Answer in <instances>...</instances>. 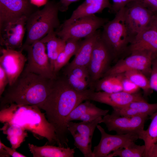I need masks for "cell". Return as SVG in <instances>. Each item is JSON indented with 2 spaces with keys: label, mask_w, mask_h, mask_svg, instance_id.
<instances>
[{
  "label": "cell",
  "mask_w": 157,
  "mask_h": 157,
  "mask_svg": "<svg viewBox=\"0 0 157 157\" xmlns=\"http://www.w3.org/2000/svg\"><path fill=\"white\" fill-rule=\"evenodd\" d=\"M157 111V103L150 104L146 100L132 102L124 108L113 110L112 113L120 116H151Z\"/></svg>",
  "instance_id": "cell-20"
},
{
  "label": "cell",
  "mask_w": 157,
  "mask_h": 157,
  "mask_svg": "<svg viewBox=\"0 0 157 157\" xmlns=\"http://www.w3.org/2000/svg\"><path fill=\"white\" fill-rule=\"evenodd\" d=\"M64 0H60V1L59 2V3H61L62 2H63Z\"/></svg>",
  "instance_id": "cell-45"
},
{
  "label": "cell",
  "mask_w": 157,
  "mask_h": 157,
  "mask_svg": "<svg viewBox=\"0 0 157 157\" xmlns=\"http://www.w3.org/2000/svg\"><path fill=\"white\" fill-rule=\"evenodd\" d=\"M89 88L83 91L74 89L66 76L57 77L52 80L49 93L42 109L54 127L60 147H68L67 119L70 113L83 101L88 100Z\"/></svg>",
  "instance_id": "cell-1"
},
{
  "label": "cell",
  "mask_w": 157,
  "mask_h": 157,
  "mask_svg": "<svg viewBox=\"0 0 157 157\" xmlns=\"http://www.w3.org/2000/svg\"><path fill=\"white\" fill-rule=\"evenodd\" d=\"M81 40L70 39L66 42L64 49L58 55L54 65V71L57 73L68 63L77 52L81 43Z\"/></svg>",
  "instance_id": "cell-26"
},
{
  "label": "cell",
  "mask_w": 157,
  "mask_h": 157,
  "mask_svg": "<svg viewBox=\"0 0 157 157\" xmlns=\"http://www.w3.org/2000/svg\"><path fill=\"white\" fill-rule=\"evenodd\" d=\"M148 157H157V142L152 147Z\"/></svg>",
  "instance_id": "cell-41"
},
{
  "label": "cell",
  "mask_w": 157,
  "mask_h": 157,
  "mask_svg": "<svg viewBox=\"0 0 157 157\" xmlns=\"http://www.w3.org/2000/svg\"><path fill=\"white\" fill-rule=\"evenodd\" d=\"M122 83L123 91L131 94L138 93V92L140 88L126 78L123 73Z\"/></svg>",
  "instance_id": "cell-32"
},
{
  "label": "cell",
  "mask_w": 157,
  "mask_h": 157,
  "mask_svg": "<svg viewBox=\"0 0 157 157\" xmlns=\"http://www.w3.org/2000/svg\"><path fill=\"white\" fill-rule=\"evenodd\" d=\"M52 79L24 70L0 97L1 107L14 103L35 106L42 109L49 93Z\"/></svg>",
  "instance_id": "cell-2"
},
{
  "label": "cell",
  "mask_w": 157,
  "mask_h": 157,
  "mask_svg": "<svg viewBox=\"0 0 157 157\" xmlns=\"http://www.w3.org/2000/svg\"><path fill=\"white\" fill-rule=\"evenodd\" d=\"M59 10L58 3L49 2L42 9L36 11L28 17L26 26L27 35L24 45H31L41 40L59 27Z\"/></svg>",
  "instance_id": "cell-4"
},
{
  "label": "cell",
  "mask_w": 157,
  "mask_h": 157,
  "mask_svg": "<svg viewBox=\"0 0 157 157\" xmlns=\"http://www.w3.org/2000/svg\"><path fill=\"white\" fill-rule=\"evenodd\" d=\"M149 83L151 89L157 92V65L153 63Z\"/></svg>",
  "instance_id": "cell-35"
},
{
  "label": "cell",
  "mask_w": 157,
  "mask_h": 157,
  "mask_svg": "<svg viewBox=\"0 0 157 157\" xmlns=\"http://www.w3.org/2000/svg\"><path fill=\"white\" fill-rule=\"evenodd\" d=\"M88 100L107 104L114 110L124 108L133 101L146 100L139 93L131 94L123 91L108 93L92 90L89 94Z\"/></svg>",
  "instance_id": "cell-16"
},
{
  "label": "cell",
  "mask_w": 157,
  "mask_h": 157,
  "mask_svg": "<svg viewBox=\"0 0 157 157\" xmlns=\"http://www.w3.org/2000/svg\"><path fill=\"white\" fill-rule=\"evenodd\" d=\"M130 0L138 3L150 11L155 15H157V0Z\"/></svg>",
  "instance_id": "cell-34"
},
{
  "label": "cell",
  "mask_w": 157,
  "mask_h": 157,
  "mask_svg": "<svg viewBox=\"0 0 157 157\" xmlns=\"http://www.w3.org/2000/svg\"><path fill=\"white\" fill-rule=\"evenodd\" d=\"M101 31L98 30L91 35L82 40L80 46L72 61L66 65L63 70L64 74L78 66L88 67L90 60L94 45L101 35Z\"/></svg>",
  "instance_id": "cell-17"
},
{
  "label": "cell",
  "mask_w": 157,
  "mask_h": 157,
  "mask_svg": "<svg viewBox=\"0 0 157 157\" xmlns=\"http://www.w3.org/2000/svg\"><path fill=\"white\" fill-rule=\"evenodd\" d=\"M40 109L35 106L11 103L1 108L0 121L3 124L19 125L31 132L38 139L46 138L48 140L47 144H56L59 146L54 127Z\"/></svg>",
  "instance_id": "cell-3"
},
{
  "label": "cell",
  "mask_w": 157,
  "mask_h": 157,
  "mask_svg": "<svg viewBox=\"0 0 157 157\" xmlns=\"http://www.w3.org/2000/svg\"><path fill=\"white\" fill-rule=\"evenodd\" d=\"M102 117L91 121L75 123L70 121L67 123L68 131L74 140V144L85 157H93L92 141L97 126L102 123Z\"/></svg>",
  "instance_id": "cell-10"
},
{
  "label": "cell",
  "mask_w": 157,
  "mask_h": 157,
  "mask_svg": "<svg viewBox=\"0 0 157 157\" xmlns=\"http://www.w3.org/2000/svg\"><path fill=\"white\" fill-rule=\"evenodd\" d=\"M22 50L3 48L1 50L0 66L6 73L9 85H12L23 71L27 58L22 53Z\"/></svg>",
  "instance_id": "cell-15"
},
{
  "label": "cell",
  "mask_w": 157,
  "mask_h": 157,
  "mask_svg": "<svg viewBox=\"0 0 157 157\" xmlns=\"http://www.w3.org/2000/svg\"><path fill=\"white\" fill-rule=\"evenodd\" d=\"M154 16L140 4L130 0L124 7V17L132 40L138 33L151 25Z\"/></svg>",
  "instance_id": "cell-9"
},
{
  "label": "cell",
  "mask_w": 157,
  "mask_h": 157,
  "mask_svg": "<svg viewBox=\"0 0 157 157\" xmlns=\"http://www.w3.org/2000/svg\"><path fill=\"white\" fill-rule=\"evenodd\" d=\"M64 75L66 76L71 86L77 91H83L88 89L89 87V83L87 80L78 78L71 72Z\"/></svg>",
  "instance_id": "cell-31"
},
{
  "label": "cell",
  "mask_w": 157,
  "mask_h": 157,
  "mask_svg": "<svg viewBox=\"0 0 157 157\" xmlns=\"http://www.w3.org/2000/svg\"><path fill=\"white\" fill-rule=\"evenodd\" d=\"M151 121L140 139L144 142L145 151L144 157H148L153 146L157 142V111L151 116Z\"/></svg>",
  "instance_id": "cell-27"
},
{
  "label": "cell",
  "mask_w": 157,
  "mask_h": 157,
  "mask_svg": "<svg viewBox=\"0 0 157 157\" xmlns=\"http://www.w3.org/2000/svg\"><path fill=\"white\" fill-rule=\"evenodd\" d=\"M137 51H149L157 55V31L152 24L132 40L127 53Z\"/></svg>",
  "instance_id": "cell-18"
},
{
  "label": "cell",
  "mask_w": 157,
  "mask_h": 157,
  "mask_svg": "<svg viewBox=\"0 0 157 157\" xmlns=\"http://www.w3.org/2000/svg\"><path fill=\"white\" fill-rule=\"evenodd\" d=\"M9 83V80L5 72L0 66V97L4 92L6 86Z\"/></svg>",
  "instance_id": "cell-36"
},
{
  "label": "cell",
  "mask_w": 157,
  "mask_h": 157,
  "mask_svg": "<svg viewBox=\"0 0 157 157\" xmlns=\"http://www.w3.org/2000/svg\"><path fill=\"white\" fill-rule=\"evenodd\" d=\"M100 109L89 100H86L84 103L79 104L72 110L67 119V123L70 121L78 120L81 116L88 112L98 110Z\"/></svg>",
  "instance_id": "cell-30"
},
{
  "label": "cell",
  "mask_w": 157,
  "mask_h": 157,
  "mask_svg": "<svg viewBox=\"0 0 157 157\" xmlns=\"http://www.w3.org/2000/svg\"><path fill=\"white\" fill-rule=\"evenodd\" d=\"M106 8L110 10L111 8L109 0H93L84 7L78 6L73 11L70 18L65 20L62 25H69L81 17L101 13Z\"/></svg>",
  "instance_id": "cell-22"
},
{
  "label": "cell",
  "mask_w": 157,
  "mask_h": 157,
  "mask_svg": "<svg viewBox=\"0 0 157 157\" xmlns=\"http://www.w3.org/2000/svg\"><path fill=\"white\" fill-rule=\"evenodd\" d=\"M4 125L1 129L3 133L7 135V138L10 141L11 148L14 149L19 147L25 141L28 136L26 130L23 127L15 124L8 123H3Z\"/></svg>",
  "instance_id": "cell-25"
},
{
  "label": "cell",
  "mask_w": 157,
  "mask_h": 157,
  "mask_svg": "<svg viewBox=\"0 0 157 157\" xmlns=\"http://www.w3.org/2000/svg\"><path fill=\"white\" fill-rule=\"evenodd\" d=\"M80 0H64L61 3H58L59 5L60 10L65 11L67 10L69 5L72 3Z\"/></svg>",
  "instance_id": "cell-39"
},
{
  "label": "cell",
  "mask_w": 157,
  "mask_h": 157,
  "mask_svg": "<svg viewBox=\"0 0 157 157\" xmlns=\"http://www.w3.org/2000/svg\"><path fill=\"white\" fill-rule=\"evenodd\" d=\"M145 146L144 145H137L132 143L127 147L114 151L109 154L107 157L119 156L120 157H144Z\"/></svg>",
  "instance_id": "cell-29"
},
{
  "label": "cell",
  "mask_w": 157,
  "mask_h": 157,
  "mask_svg": "<svg viewBox=\"0 0 157 157\" xmlns=\"http://www.w3.org/2000/svg\"><path fill=\"white\" fill-rule=\"evenodd\" d=\"M153 63L157 65V56L154 60Z\"/></svg>",
  "instance_id": "cell-44"
},
{
  "label": "cell",
  "mask_w": 157,
  "mask_h": 157,
  "mask_svg": "<svg viewBox=\"0 0 157 157\" xmlns=\"http://www.w3.org/2000/svg\"><path fill=\"white\" fill-rule=\"evenodd\" d=\"M130 0H112L110 11L116 14L120 10L124 8Z\"/></svg>",
  "instance_id": "cell-37"
},
{
  "label": "cell",
  "mask_w": 157,
  "mask_h": 157,
  "mask_svg": "<svg viewBox=\"0 0 157 157\" xmlns=\"http://www.w3.org/2000/svg\"><path fill=\"white\" fill-rule=\"evenodd\" d=\"M28 146L33 157H73L75 153L74 149L68 147L47 144L38 146L30 143Z\"/></svg>",
  "instance_id": "cell-21"
},
{
  "label": "cell",
  "mask_w": 157,
  "mask_h": 157,
  "mask_svg": "<svg viewBox=\"0 0 157 157\" xmlns=\"http://www.w3.org/2000/svg\"><path fill=\"white\" fill-rule=\"evenodd\" d=\"M47 0H30L31 3L38 7H40L46 4Z\"/></svg>",
  "instance_id": "cell-40"
},
{
  "label": "cell",
  "mask_w": 157,
  "mask_h": 157,
  "mask_svg": "<svg viewBox=\"0 0 157 157\" xmlns=\"http://www.w3.org/2000/svg\"><path fill=\"white\" fill-rule=\"evenodd\" d=\"M0 144H1L8 154L13 157H26V156L17 152L16 150L6 146L0 140Z\"/></svg>",
  "instance_id": "cell-38"
},
{
  "label": "cell",
  "mask_w": 157,
  "mask_h": 157,
  "mask_svg": "<svg viewBox=\"0 0 157 157\" xmlns=\"http://www.w3.org/2000/svg\"><path fill=\"white\" fill-rule=\"evenodd\" d=\"M114 59L112 53L101 36L94 45L88 67L89 87L104 76Z\"/></svg>",
  "instance_id": "cell-12"
},
{
  "label": "cell",
  "mask_w": 157,
  "mask_h": 157,
  "mask_svg": "<svg viewBox=\"0 0 157 157\" xmlns=\"http://www.w3.org/2000/svg\"><path fill=\"white\" fill-rule=\"evenodd\" d=\"M124 7L115 14L113 20L105 24L101 32V37L114 59L127 53L132 40L124 20Z\"/></svg>",
  "instance_id": "cell-5"
},
{
  "label": "cell",
  "mask_w": 157,
  "mask_h": 157,
  "mask_svg": "<svg viewBox=\"0 0 157 157\" xmlns=\"http://www.w3.org/2000/svg\"><path fill=\"white\" fill-rule=\"evenodd\" d=\"M10 156L2 145L0 144V157H8Z\"/></svg>",
  "instance_id": "cell-42"
},
{
  "label": "cell",
  "mask_w": 157,
  "mask_h": 157,
  "mask_svg": "<svg viewBox=\"0 0 157 157\" xmlns=\"http://www.w3.org/2000/svg\"><path fill=\"white\" fill-rule=\"evenodd\" d=\"M118 61L111 67L104 74L106 75L120 74L131 70L141 71L147 76H150L153 61L157 55L150 51H137Z\"/></svg>",
  "instance_id": "cell-8"
},
{
  "label": "cell",
  "mask_w": 157,
  "mask_h": 157,
  "mask_svg": "<svg viewBox=\"0 0 157 157\" xmlns=\"http://www.w3.org/2000/svg\"><path fill=\"white\" fill-rule=\"evenodd\" d=\"M41 40L45 44L47 54L54 71L55 63L60 53L64 49L66 42L57 36L54 31Z\"/></svg>",
  "instance_id": "cell-24"
},
{
  "label": "cell",
  "mask_w": 157,
  "mask_h": 157,
  "mask_svg": "<svg viewBox=\"0 0 157 157\" xmlns=\"http://www.w3.org/2000/svg\"><path fill=\"white\" fill-rule=\"evenodd\" d=\"M124 76L143 90L144 94L147 96L151 92L149 79L142 72L136 70H129L123 73Z\"/></svg>",
  "instance_id": "cell-28"
},
{
  "label": "cell",
  "mask_w": 157,
  "mask_h": 157,
  "mask_svg": "<svg viewBox=\"0 0 157 157\" xmlns=\"http://www.w3.org/2000/svg\"><path fill=\"white\" fill-rule=\"evenodd\" d=\"M108 20L94 15L84 17L67 25H62L55 31L57 36L65 42L70 39L80 40L94 33Z\"/></svg>",
  "instance_id": "cell-7"
},
{
  "label": "cell",
  "mask_w": 157,
  "mask_h": 157,
  "mask_svg": "<svg viewBox=\"0 0 157 157\" xmlns=\"http://www.w3.org/2000/svg\"><path fill=\"white\" fill-rule=\"evenodd\" d=\"M123 73L108 75L91 84L90 89L94 91L113 93L123 91L122 81Z\"/></svg>",
  "instance_id": "cell-23"
},
{
  "label": "cell",
  "mask_w": 157,
  "mask_h": 157,
  "mask_svg": "<svg viewBox=\"0 0 157 157\" xmlns=\"http://www.w3.org/2000/svg\"><path fill=\"white\" fill-rule=\"evenodd\" d=\"M97 128L101 134V138L98 144L94 147L93 157H107L111 152L126 148L139 139L137 134L111 135L98 124Z\"/></svg>",
  "instance_id": "cell-13"
},
{
  "label": "cell",
  "mask_w": 157,
  "mask_h": 157,
  "mask_svg": "<svg viewBox=\"0 0 157 157\" xmlns=\"http://www.w3.org/2000/svg\"><path fill=\"white\" fill-rule=\"evenodd\" d=\"M30 8L28 0H0V26L23 16H27Z\"/></svg>",
  "instance_id": "cell-19"
},
{
  "label": "cell",
  "mask_w": 157,
  "mask_h": 157,
  "mask_svg": "<svg viewBox=\"0 0 157 157\" xmlns=\"http://www.w3.org/2000/svg\"><path fill=\"white\" fill-rule=\"evenodd\" d=\"M152 24L154 27L157 31V15L154 16Z\"/></svg>",
  "instance_id": "cell-43"
},
{
  "label": "cell",
  "mask_w": 157,
  "mask_h": 157,
  "mask_svg": "<svg viewBox=\"0 0 157 157\" xmlns=\"http://www.w3.org/2000/svg\"><path fill=\"white\" fill-rule=\"evenodd\" d=\"M28 17L24 15L0 26V44L6 48L15 50L22 48Z\"/></svg>",
  "instance_id": "cell-14"
},
{
  "label": "cell",
  "mask_w": 157,
  "mask_h": 157,
  "mask_svg": "<svg viewBox=\"0 0 157 157\" xmlns=\"http://www.w3.org/2000/svg\"><path fill=\"white\" fill-rule=\"evenodd\" d=\"M69 72L71 73L78 78L87 80L88 81L89 74L87 67L83 66L76 67L73 68L67 73Z\"/></svg>",
  "instance_id": "cell-33"
},
{
  "label": "cell",
  "mask_w": 157,
  "mask_h": 157,
  "mask_svg": "<svg viewBox=\"0 0 157 157\" xmlns=\"http://www.w3.org/2000/svg\"><path fill=\"white\" fill-rule=\"evenodd\" d=\"M148 116L139 115L129 117L111 113L104 116L102 123L109 131H114L119 134H135L140 139L144 131V124Z\"/></svg>",
  "instance_id": "cell-11"
},
{
  "label": "cell",
  "mask_w": 157,
  "mask_h": 157,
  "mask_svg": "<svg viewBox=\"0 0 157 157\" xmlns=\"http://www.w3.org/2000/svg\"><path fill=\"white\" fill-rule=\"evenodd\" d=\"M21 49L25 50L27 53V63L24 70L49 79L57 77L46 52L45 44L41 40L31 45H23Z\"/></svg>",
  "instance_id": "cell-6"
}]
</instances>
